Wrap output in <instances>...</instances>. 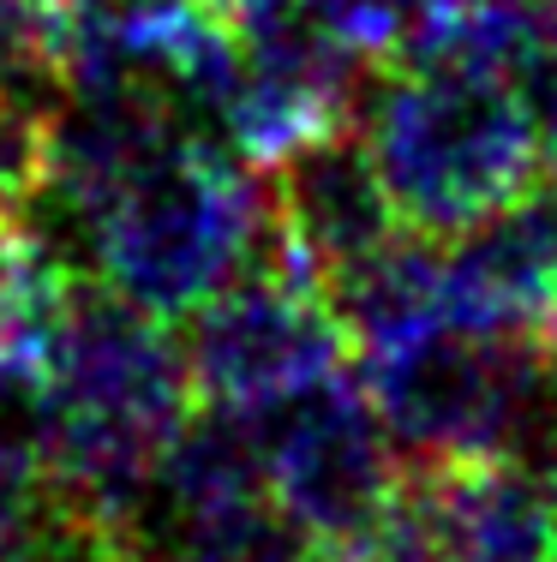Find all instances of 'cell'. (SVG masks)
<instances>
[{
  "mask_svg": "<svg viewBox=\"0 0 557 562\" xmlns=\"http://www.w3.org/2000/svg\"><path fill=\"white\" fill-rule=\"evenodd\" d=\"M24 401L60 497L109 520L138 515L156 467L198 413L180 336L102 288L73 293Z\"/></svg>",
  "mask_w": 557,
  "mask_h": 562,
  "instance_id": "cell-1",
  "label": "cell"
},
{
  "mask_svg": "<svg viewBox=\"0 0 557 562\" xmlns=\"http://www.w3.org/2000/svg\"><path fill=\"white\" fill-rule=\"evenodd\" d=\"M360 144L396 222L420 239L474 234L552 173L534 97L510 72L461 60H396L371 85Z\"/></svg>",
  "mask_w": 557,
  "mask_h": 562,
  "instance_id": "cell-2",
  "label": "cell"
},
{
  "mask_svg": "<svg viewBox=\"0 0 557 562\" xmlns=\"http://www.w3.org/2000/svg\"><path fill=\"white\" fill-rule=\"evenodd\" d=\"M204 132H168L85 210L90 276L132 312L186 324L270 246V186Z\"/></svg>",
  "mask_w": 557,
  "mask_h": 562,
  "instance_id": "cell-3",
  "label": "cell"
},
{
  "mask_svg": "<svg viewBox=\"0 0 557 562\" xmlns=\"http://www.w3.org/2000/svg\"><path fill=\"white\" fill-rule=\"evenodd\" d=\"M360 390L408 461L522 454V437L552 419V359L534 336L432 324L360 353Z\"/></svg>",
  "mask_w": 557,
  "mask_h": 562,
  "instance_id": "cell-4",
  "label": "cell"
},
{
  "mask_svg": "<svg viewBox=\"0 0 557 562\" xmlns=\"http://www.w3.org/2000/svg\"><path fill=\"white\" fill-rule=\"evenodd\" d=\"M180 347L198 407L229 419H264L282 401L348 371L354 353L330 288L300 270L276 239L246 276H234L216 300L186 317Z\"/></svg>",
  "mask_w": 557,
  "mask_h": 562,
  "instance_id": "cell-5",
  "label": "cell"
},
{
  "mask_svg": "<svg viewBox=\"0 0 557 562\" xmlns=\"http://www.w3.org/2000/svg\"><path fill=\"white\" fill-rule=\"evenodd\" d=\"M246 425L258 443L264 497L318 544V557L360 539L396 497L402 461L371 395L348 371Z\"/></svg>",
  "mask_w": 557,
  "mask_h": 562,
  "instance_id": "cell-6",
  "label": "cell"
},
{
  "mask_svg": "<svg viewBox=\"0 0 557 562\" xmlns=\"http://www.w3.org/2000/svg\"><path fill=\"white\" fill-rule=\"evenodd\" d=\"M360 72L366 60L342 48L312 7L258 24V31H241V72H234L229 102L216 109V126L241 162L276 168L330 132H348L366 85Z\"/></svg>",
  "mask_w": 557,
  "mask_h": 562,
  "instance_id": "cell-7",
  "label": "cell"
},
{
  "mask_svg": "<svg viewBox=\"0 0 557 562\" xmlns=\"http://www.w3.org/2000/svg\"><path fill=\"white\" fill-rule=\"evenodd\" d=\"M426 562H546L552 557V485L522 454H456L408 461L396 479Z\"/></svg>",
  "mask_w": 557,
  "mask_h": 562,
  "instance_id": "cell-8",
  "label": "cell"
},
{
  "mask_svg": "<svg viewBox=\"0 0 557 562\" xmlns=\"http://www.w3.org/2000/svg\"><path fill=\"white\" fill-rule=\"evenodd\" d=\"M396 234H402V222H396L354 126L330 132L270 168V239L324 288L360 270Z\"/></svg>",
  "mask_w": 557,
  "mask_h": 562,
  "instance_id": "cell-9",
  "label": "cell"
},
{
  "mask_svg": "<svg viewBox=\"0 0 557 562\" xmlns=\"http://www.w3.org/2000/svg\"><path fill=\"white\" fill-rule=\"evenodd\" d=\"M138 562H324L264 491L216 503H151L126 520Z\"/></svg>",
  "mask_w": 557,
  "mask_h": 562,
  "instance_id": "cell-10",
  "label": "cell"
},
{
  "mask_svg": "<svg viewBox=\"0 0 557 562\" xmlns=\"http://www.w3.org/2000/svg\"><path fill=\"white\" fill-rule=\"evenodd\" d=\"M55 508H60V485L48 479L36 443L0 437V562H31Z\"/></svg>",
  "mask_w": 557,
  "mask_h": 562,
  "instance_id": "cell-11",
  "label": "cell"
},
{
  "mask_svg": "<svg viewBox=\"0 0 557 562\" xmlns=\"http://www.w3.org/2000/svg\"><path fill=\"white\" fill-rule=\"evenodd\" d=\"M31 562H138V551H132L126 520H109V515H97V508L60 497L55 520H48V532L31 551Z\"/></svg>",
  "mask_w": 557,
  "mask_h": 562,
  "instance_id": "cell-12",
  "label": "cell"
},
{
  "mask_svg": "<svg viewBox=\"0 0 557 562\" xmlns=\"http://www.w3.org/2000/svg\"><path fill=\"white\" fill-rule=\"evenodd\" d=\"M210 7H216L222 19L234 24V31H258V24H276V19H294V12H307L312 0H210Z\"/></svg>",
  "mask_w": 557,
  "mask_h": 562,
  "instance_id": "cell-13",
  "label": "cell"
},
{
  "mask_svg": "<svg viewBox=\"0 0 557 562\" xmlns=\"http://www.w3.org/2000/svg\"><path fill=\"white\" fill-rule=\"evenodd\" d=\"M19 7L36 12V19H48L55 31H73V24L85 19V12H97L102 0H19Z\"/></svg>",
  "mask_w": 557,
  "mask_h": 562,
  "instance_id": "cell-14",
  "label": "cell"
},
{
  "mask_svg": "<svg viewBox=\"0 0 557 562\" xmlns=\"http://www.w3.org/2000/svg\"><path fill=\"white\" fill-rule=\"evenodd\" d=\"M539 347H546V359H557V288L546 300V317H539Z\"/></svg>",
  "mask_w": 557,
  "mask_h": 562,
  "instance_id": "cell-15",
  "label": "cell"
},
{
  "mask_svg": "<svg viewBox=\"0 0 557 562\" xmlns=\"http://www.w3.org/2000/svg\"><path fill=\"white\" fill-rule=\"evenodd\" d=\"M546 562H557V479H552V557Z\"/></svg>",
  "mask_w": 557,
  "mask_h": 562,
  "instance_id": "cell-16",
  "label": "cell"
}]
</instances>
